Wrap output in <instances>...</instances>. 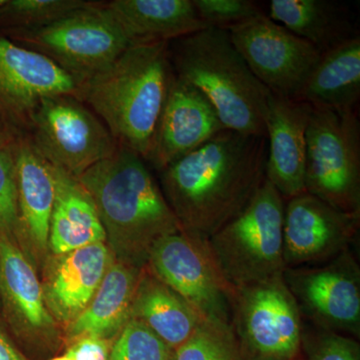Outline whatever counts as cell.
I'll return each mask as SVG.
<instances>
[{
    "label": "cell",
    "mask_w": 360,
    "mask_h": 360,
    "mask_svg": "<svg viewBox=\"0 0 360 360\" xmlns=\"http://www.w3.org/2000/svg\"><path fill=\"white\" fill-rule=\"evenodd\" d=\"M266 136L224 129L162 172L184 231L207 239L239 214L266 177Z\"/></svg>",
    "instance_id": "cell-1"
},
{
    "label": "cell",
    "mask_w": 360,
    "mask_h": 360,
    "mask_svg": "<svg viewBox=\"0 0 360 360\" xmlns=\"http://www.w3.org/2000/svg\"><path fill=\"white\" fill-rule=\"evenodd\" d=\"M77 179L94 200L106 241L122 264L141 266L160 239L184 231L143 160L124 146Z\"/></svg>",
    "instance_id": "cell-2"
},
{
    "label": "cell",
    "mask_w": 360,
    "mask_h": 360,
    "mask_svg": "<svg viewBox=\"0 0 360 360\" xmlns=\"http://www.w3.org/2000/svg\"><path fill=\"white\" fill-rule=\"evenodd\" d=\"M169 42L130 45L78 89L120 146L148 158L175 78Z\"/></svg>",
    "instance_id": "cell-3"
},
{
    "label": "cell",
    "mask_w": 360,
    "mask_h": 360,
    "mask_svg": "<svg viewBox=\"0 0 360 360\" xmlns=\"http://www.w3.org/2000/svg\"><path fill=\"white\" fill-rule=\"evenodd\" d=\"M175 75L212 104L226 129L266 136L265 116L271 92L255 77L229 32L207 27L169 42Z\"/></svg>",
    "instance_id": "cell-4"
},
{
    "label": "cell",
    "mask_w": 360,
    "mask_h": 360,
    "mask_svg": "<svg viewBox=\"0 0 360 360\" xmlns=\"http://www.w3.org/2000/svg\"><path fill=\"white\" fill-rule=\"evenodd\" d=\"M284 206L283 196L265 179L245 210L206 239L234 291L283 276Z\"/></svg>",
    "instance_id": "cell-5"
},
{
    "label": "cell",
    "mask_w": 360,
    "mask_h": 360,
    "mask_svg": "<svg viewBox=\"0 0 360 360\" xmlns=\"http://www.w3.org/2000/svg\"><path fill=\"white\" fill-rule=\"evenodd\" d=\"M304 186L307 193L336 210L360 217L357 110L312 108L307 129Z\"/></svg>",
    "instance_id": "cell-6"
},
{
    "label": "cell",
    "mask_w": 360,
    "mask_h": 360,
    "mask_svg": "<svg viewBox=\"0 0 360 360\" xmlns=\"http://www.w3.org/2000/svg\"><path fill=\"white\" fill-rule=\"evenodd\" d=\"M26 49L46 56L82 84L131 44L104 4L90 1L51 25L20 30Z\"/></svg>",
    "instance_id": "cell-7"
},
{
    "label": "cell",
    "mask_w": 360,
    "mask_h": 360,
    "mask_svg": "<svg viewBox=\"0 0 360 360\" xmlns=\"http://www.w3.org/2000/svg\"><path fill=\"white\" fill-rule=\"evenodd\" d=\"M30 139L52 167L78 177L115 153L120 144L77 96L44 97L30 116Z\"/></svg>",
    "instance_id": "cell-8"
},
{
    "label": "cell",
    "mask_w": 360,
    "mask_h": 360,
    "mask_svg": "<svg viewBox=\"0 0 360 360\" xmlns=\"http://www.w3.org/2000/svg\"><path fill=\"white\" fill-rule=\"evenodd\" d=\"M148 262L153 274L202 321L231 326L236 291L219 271L206 239L184 231L168 234L153 246Z\"/></svg>",
    "instance_id": "cell-9"
},
{
    "label": "cell",
    "mask_w": 360,
    "mask_h": 360,
    "mask_svg": "<svg viewBox=\"0 0 360 360\" xmlns=\"http://www.w3.org/2000/svg\"><path fill=\"white\" fill-rule=\"evenodd\" d=\"M302 314L283 276L236 290L232 329L255 360H291L302 343Z\"/></svg>",
    "instance_id": "cell-10"
},
{
    "label": "cell",
    "mask_w": 360,
    "mask_h": 360,
    "mask_svg": "<svg viewBox=\"0 0 360 360\" xmlns=\"http://www.w3.org/2000/svg\"><path fill=\"white\" fill-rule=\"evenodd\" d=\"M226 32L251 72L277 96L295 98L321 58L314 45L266 13Z\"/></svg>",
    "instance_id": "cell-11"
},
{
    "label": "cell",
    "mask_w": 360,
    "mask_h": 360,
    "mask_svg": "<svg viewBox=\"0 0 360 360\" xmlns=\"http://www.w3.org/2000/svg\"><path fill=\"white\" fill-rule=\"evenodd\" d=\"M283 279L300 314L324 330L359 335L360 272L348 250L321 267L286 269Z\"/></svg>",
    "instance_id": "cell-12"
},
{
    "label": "cell",
    "mask_w": 360,
    "mask_h": 360,
    "mask_svg": "<svg viewBox=\"0 0 360 360\" xmlns=\"http://www.w3.org/2000/svg\"><path fill=\"white\" fill-rule=\"evenodd\" d=\"M359 217L340 212L309 193L284 206L283 262L286 269L333 259L347 250L359 229Z\"/></svg>",
    "instance_id": "cell-13"
},
{
    "label": "cell",
    "mask_w": 360,
    "mask_h": 360,
    "mask_svg": "<svg viewBox=\"0 0 360 360\" xmlns=\"http://www.w3.org/2000/svg\"><path fill=\"white\" fill-rule=\"evenodd\" d=\"M78 89L77 80L46 56L0 39V108L14 122L28 127L44 97H77Z\"/></svg>",
    "instance_id": "cell-14"
},
{
    "label": "cell",
    "mask_w": 360,
    "mask_h": 360,
    "mask_svg": "<svg viewBox=\"0 0 360 360\" xmlns=\"http://www.w3.org/2000/svg\"><path fill=\"white\" fill-rule=\"evenodd\" d=\"M224 129L210 101L175 75L146 160L163 170Z\"/></svg>",
    "instance_id": "cell-15"
},
{
    "label": "cell",
    "mask_w": 360,
    "mask_h": 360,
    "mask_svg": "<svg viewBox=\"0 0 360 360\" xmlns=\"http://www.w3.org/2000/svg\"><path fill=\"white\" fill-rule=\"evenodd\" d=\"M311 110L300 99L270 94L265 116V177L284 200L305 193L307 129Z\"/></svg>",
    "instance_id": "cell-16"
},
{
    "label": "cell",
    "mask_w": 360,
    "mask_h": 360,
    "mask_svg": "<svg viewBox=\"0 0 360 360\" xmlns=\"http://www.w3.org/2000/svg\"><path fill=\"white\" fill-rule=\"evenodd\" d=\"M111 264L104 243L59 255L42 288L47 309L59 321L71 323L91 302Z\"/></svg>",
    "instance_id": "cell-17"
},
{
    "label": "cell",
    "mask_w": 360,
    "mask_h": 360,
    "mask_svg": "<svg viewBox=\"0 0 360 360\" xmlns=\"http://www.w3.org/2000/svg\"><path fill=\"white\" fill-rule=\"evenodd\" d=\"M11 153L18 181L20 245L26 239L39 251H46L56 198L53 168L30 139H20Z\"/></svg>",
    "instance_id": "cell-18"
},
{
    "label": "cell",
    "mask_w": 360,
    "mask_h": 360,
    "mask_svg": "<svg viewBox=\"0 0 360 360\" xmlns=\"http://www.w3.org/2000/svg\"><path fill=\"white\" fill-rule=\"evenodd\" d=\"M0 300L18 333H45L54 328L44 290L20 246L0 234Z\"/></svg>",
    "instance_id": "cell-19"
},
{
    "label": "cell",
    "mask_w": 360,
    "mask_h": 360,
    "mask_svg": "<svg viewBox=\"0 0 360 360\" xmlns=\"http://www.w3.org/2000/svg\"><path fill=\"white\" fill-rule=\"evenodd\" d=\"M104 6L132 45L174 41L208 27L193 0H113Z\"/></svg>",
    "instance_id": "cell-20"
},
{
    "label": "cell",
    "mask_w": 360,
    "mask_h": 360,
    "mask_svg": "<svg viewBox=\"0 0 360 360\" xmlns=\"http://www.w3.org/2000/svg\"><path fill=\"white\" fill-rule=\"evenodd\" d=\"M53 168L56 198L49 231V248L56 255L106 241L94 200L77 177Z\"/></svg>",
    "instance_id": "cell-21"
},
{
    "label": "cell",
    "mask_w": 360,
    "mask_h": 360,
    "mask_svg": "<svg viewBox=\"0 0 360 360\" xmlns=\"http://www.w3.org/2000/svg\"><path fill=\"white\" fill-rule=\"evenodd\" d=\"M269 16L321 54L359 37L349 7L335 0H271Z\"/></svg>",
    "instance_id": "cell-22"
},
{
    "label": "cell",
    "mask_w": 360,
    "mask_h": 360,
    "mask_svg": "<svg viewBox=\"0 0 360 360\" xmlns=\"http://www.w3.org/2000/svg\"><path fill=\"white\" fill-rule=\"evenodd\" d=\"M295 98L312 108L357 110L360 98V37L322 53Z\"/></svg>",
    "instance_id": "cell-23"
},
{
    "label": "cell",
    "mask_w": 360,
    "mask_h": 360,
    "mask_svg": "<svg viewBox=\"0 0 360 360\" xmlns=\"http://www.w3.org/2000/svg\"><path fill=\"white\" fill-rule=\"evenodd\" d=\"M139 279L135 267L112 262L86 309L68 324L70 338L96 336L106 340L122 329L130 319Z\"/></svg>",
    "instance_id": "cell-24"
},
{
    "label": "cell",
    "mask_w": 360,
    "mask_h": 360,
    "mask_svg": "<svg viewBox=\"0 0 360 360\" xmlns=\"http://www.w3.org/2000/svg\"><path fill=\"white\" fill-rule=\"evenodd\" d=\"M130 319L146 324L174 350L186 342L202 321L181 296L155 274L139 279Z\"/></svg>",
    "instance_id": "cell-25"
},
{
    "label": "cell",
    "mask_w": 360,
    "mask_h": 360,
    "mask_svg": "<svg viewBox=\"0 0 360 360\" xmlns=\"http://www.w3.org/2000/svg\"><path fill=\"white\" fill-rule=\"evenodd\" d=\"M174 360H241L240 347L231 326L202 321L174 350Z\"/></svg>",
    "instance_id": "cell-26"
},
{
    "label": "cell",
    "mask_w": 360,
    "mask_h": 360,
    "mask_svg": "<svg viewBox=\"0 0 360 360\" xmlns=\"http://www.w3.org/2000/svg\"><path fill=\"white\" fill-rule=\"evenodd\" d=\"M108 360H174V350L146 324L130 319L123 326Z\"/></svg>",
    "instance_id": "cell-27"
},
{
    "label": "cell",
    "mask_w": 360,
    "mask_h": 360,
    "mask_svg": "<svg viewBox=\"0 0 360 360\" xmlns=\"http://www.w3.org/2000/svg\"><path fill=\"white\" fill-rule=\"evenodd\" d=\"M85 0H13L2 7L20 30L51 25L75 9L87 6Z\"/></svg>",
    "instance_id": "cell-28"
},
{
    "label": "cell",
    "mask_w": 360,
    "mask_h": 360,
    "mask_svg": "<svg viewBox=\"0 0 360 360\" xmlns=\"http://www.w3.org/2000/svg\"><path fill=\"white\" fill-rule=\"evenodd\" d=\"M0 234L20 245L15 163L11 149L0 148Z\"/></svg>",
    "instance_id": "cell-29"
},
{
    "label": "cell",
    "mask_w": 360,
    "mask_h": 360,
    "mask_svg": "<svg viewBox=\"0 0 360 360\" xmlns=\"http://www.w3.org/2000/svg\"><path fill=\"white\" fill-rule=\"evenodd\" d=\"M193 4L208 27L224 30L265 13L251 0H193Z\"/></svg>",
    "instance_id": "cell-30"
},
{
    "label": "cell",
    "mask_w": 360,
    "mask_h": 360,
    "mask_svg": "<svg viewBox=\"0 0 360 360\" xmlns=\"http://www.w3.org/2000/svg\"><path fill=\"white\" fill-rule=\"evenodd\" d=\"M304 360H360L359 345L350 336L326 331L314 341Z\"/></svg>",
    "instance_id": "cell-31"
},
{
    "label": "cell",
    "mask_w": 360,
    "mask_h": 360,
    "mask_svg": "<svg viewBox=\"0 0 360 360\" xmlns=\"http://www.w3.org/2000/svg\"><path fill=\"white\" fill-rule=\"evenodd\" d=\"M110 354L108 340L96 336L79 338L65 354L72 360H108Z\"/></svg>",
    "instance_id": "cell-32"
},
{
    "label": "cell",
    "mask_w": 360,
    "mask_h": 360,
    "mask_svg": "<svg viewBox=\"0 0 360 360\" xmlns=\"http://www.w3.org/2000/svg\"><path fill=\"white\" fill-rule=\"evenodd\" d=\"M0 360H25L1 329H0Z\"/></svg>",
    "instance_id": "cell-33"
},
{
    "label": "cell",
    "mask_w": 360,
    "mask_h": 360,
    "mask_svg": "<svg viewBox=\"0 0 360 360\" xmlns=\"http://www.w3.org/2000/svg\"><path fill=\"white\" fill-rule=\"evenodd\" d=\"M6 146V141H4V134L2 132V127L0 125V148H4Z\"/></svg>",
    "instance_id": "cell-34"
},
{
    "label": "cell",
    "mask_w": 360,
    "mask_h": 360,
    "mask_svg": "<svg viewBox=\"0 0 360 360\" xmlns=\"http://www.w3.org/2000/svg\"><path fill=\"white\" fill-rule=\"evenodd\" d=\"M51 360H72L70 357H68V355H63V356L56 357V359H51Z\"/></svg>",
    "instance_id": "cell-35"
}]
</instances>
